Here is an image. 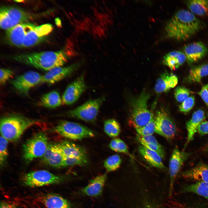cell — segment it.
Returning <instances> with one entry per match:
<instances>
[{
  "mask_svg": "<svg viewBox=\"0 0 208 208\" xmlns=\"http://www.w3.org/2000/svg\"><path fill=\"white\" fill-rule=\"evenodd\" d=\"M186 3L194 14L204 16L208 13V0H190L187 1Z\"/></svg>",
  "mask_w": 208,
  "mask_h": 208,
  "instance_id": "cell-29",
  "label": "cell"
},
{
  "mask_svg": "<svg viewBox=\"0 0 208 208\" xmlns=\"http://www.w3.org/2000/svg\"><path fill=\"white\" fill-rule=\"evenodd\" d=\"M80 65L78 63L66 66H58L52 68L42 75L41 83L51 85L56 83L72 74Z\"/></svg>",
  "mask_w": 208,
  "mask_h": 208,
  "instance_id": "cell-14",
  "label": "cell"
},
{
  "mask_svg": "<svg viewBox=\"0 0 208 208\" xmlns=\"http://www.w3.org/2000/svg\"><path fill=\"white\" fill-rule=\"evenodd\" d=\"M205 150L208 152V143L206 145V147H205Z\"/></svg>",
  "mask_w": 208,
  "mask_h": 208,
  "instance_id": "cell-46",
  "label": "cell"
},
{
  "mask_svg": "<svg viewBox=\"0 0 208 208\" xmlns=\"http://www.w3.org/2000/svg\"><path fill=\"white\" fill-rule=\"evenodd\" d=\"M42 76L36 71H29L17 76L11 83L18 92L25 95L31 88L41 83Z\"/></svg>",
  "mask_w": 208,
  "mask_h": 208,
  "instance_id": "cell-10",
  "label": "cell"
},
{
  "mask_svg": "<svg viewBox=\"0 0 208 208\" xmlns=\"http://www.w3.org/2000/svg\"><path fill=\"white\" fill-rule=\"evenodd\" d=\"M42 158L43 161L49 166L57 168L64 167V158L55 144H48Z\"/></svg>",
  "mask_w": 208,
  "mask_h": 208,
  "instance_id": "cell-19",
  "label": "cell"
},
{
  "mask_svg": "<svg viewBox=\"0 0 208 208\" xmlns=\"http://www.w3.org/2000/svg\"><path fill=\"white\" fill-rule=\"evenodd\" d=\"M32 15L23 10L13 6H3L0 9V26L6 31L16 25L29 23Z\"/></svg>",
  "mask_w": 208,
  "mask_h": 208,
  "instance_id": "cell-5",
  "label": "cell"
},
{
  "mask_svg": "<svg viewBox=\"0 0 208 208\" xmlns=\"http://www.w3.org/2000/svg\"><path fill=\"white\" fill-rule=\"evenodd\" d=\"M183 51L186 60L190 63H194L200 60L205 55L208 51L206 47L200 42L185 45L183 47Z\"/></svg>",
  "mask_w": 208,
  "mask_h": 208,
  "instance_id": "cell-18",
  "label": "cell"
},
{
  "mask_svg": "<svg viewBox=\"0 0 208 208\" xmlns=\"http://www.w3.org/2000/svg\"><path fill=\"white\" fill-rule=\"evenodd\" d=\"M121 162L120 156L115 154L109 157L104 161V166L107 172H112L119 168Z\"/></svg>",
  "mask_w": 208,
  "mask_h": 208,
  "instance_id": "cell-33",
  "label": "cell"
},
{
  "mask_svg": "<svg viewBox=\"0 0 208 208\" xmlns=\"http://www.w3.org/2000/svg\"><path fill=\"white\" fill-rule=\"evenodd\" d=\"M34 25L29 23L21 24L6 31L5 37L7 42L13 46L21 47L25 35Z\"/></svg>",
  "mask_w": 208,
  "mask_h": 208,
  "instance_id": "cell-16",
  "label": "cell"
},
{
  "mask_svg": "<svg viewBox=\"0 0 208 208\" xmlns=\"http://www.w3.org/2000/svg\"><path fill=\"white\" fill-rule=\"evenodd\" d=\"M208 75V64H204L191 68L187 79L189 82L199 83L204 77Z\"/></svg>",
  "mask_w": 208,
  "mask_h": 208,
  "instance_id": "cell-28",
  "label": "cell"
},
{
  "mask_svg": "<svg viewBox=\"0 0 208 208\" xmlns=\"http://www.w3.org/2000/svg\"><path fill=\"white\" fill-rule=\"evenodd\" d=\"M55 144L64 158L76 157L88 162V158L86 151L81 146L67 140Z\"/></svg>",
  "mask_w": 208,
  "mask_h": 208,
  "instance_id": "cell-17",
  "label": "cell"
},
{
  "mask_svg": "<svg viewBox=\"0 0 208 208\" xmlns=\"http://www.w3.org/2000/svg\"><path fill=\"white\" fill-rule=\"evenodd\" d=\"M86 86L84 77L81 75L70 84L64 92L62 97V102L66 105L75 103L85 91Z\"/></svg>",
  "mask_w": 208,
  "mask_h": 208,
  "instance_id": "cell-15",
  "label": "cell"
},
{
  "mask_svg": "<svg viewBox=\"0 0 208 208\" xmlns=\"http://www.w3.org/2000/svg\"><path fill=\"white\" fill-rule=\"evenodd\" d=\"M140 154L149 164L159 168H164L165 167L162 161V158L157 153L141 145L138 148Z\"/></svg>",
  "mask_w": 208,
  "mask_h": 208,
  "instance_id": "cell-26",
  "label": "cell"
},
{
  "mask_svg": "<svg viewBox=\"0 0 208 208\" xmlns=\"http://www.w3.org/2000/svg\"><path fill=\"white\" fill-rule=\"evenodd\" d=\"M57 133L65 138L74 140L94 136V132L79 123L66 120L60 121L55 128Z\"/></svg>",
  "mask_w": 208,
  "mask_h": 208,
  "instance_id": "cell-8",
  "label": "cell"
},
{
  "mask_svg": "<svg viewBox=\"0 0 208 208\" xmlns=\"http://www.w3.org/2000/svg\"><path fill=\"white\" fill-rule=\"evenodd\" d=\"M197 132L201 135L208 134V121H203L198 127Z\"/></svg>",
  "mask_w": 208,
  "mask_h": 208,
  "instance_id": "cell-42",
  "label": "cell"
},
{
  "mask_svg": "<svg viewBox=\"0 0 208 208\" xmlns=\"http://www.w3.org/2000/svg\"><path fill=\"white\" fill-rule=\"evenodd\" d=\"M150 94L145 91L132 102L129 121L135 129L142 127L151 120L153 116L147 106Z\"/></svg>",
  "mask_w": 208,
  "mask_h": 208,
  "instance_id": "cell-4",
  "label": "cell"
},
{
  "mask_svg": "<svg viewBox=\"0 0 208 208\" xmlns=\"http://www.w3.org/2000/svg\"><path fill=\"white\" fill-rule=\"evenodd\" d=\"M14 74L13 72L11 70L2 68L0 71V83L1 85H3L10 78H11Z\"/></svg>",
  "mask_w": 208,
  "mask_h": 208,
  "instance_id": "cell-40",
  "label": "cell"
},
{
  "mask_svg": "<svg viewBox=\"0 0 208 208\" xmlns=\"http://www.w3.org/2000/svg\"><path fill=\"white\" fill-rule=\"evenodd\" d=\"M109 146L114 151L123 153L131 156L126 145L122 140L119 138H115L112 139L110 141Z\"/></svg>",
  "mask_w": 208,
  "mask_h": 208,
  "instance_id": "cell-34",
  "label": "cell"
},
{
  "mask_svg": "<svg viewBox=\"0 0 208 208\" xmlns=\"http://www.w3.org/2000/svg\"><path fill=\"white\" fill-rule=\"evenodd\" d=\"M155 132L168 140H172L177 133V126L169 115L162 109L157 112L155 117Z\"/></svg>",
  "mask_w": 208,
  "mask_h": 208,
  "instance_id": "cell-11",
  "label": "cell"
},
{
  "mask_svg": "<svg viewBox=\"0 0 208 208\" xmlns=\"http://www.w3.org/2000/svg\"><path fill=\"white\" fill-rule=\"evenodd\" d=\"M178 79L175 75L171 74L168 79V86L170 89L174 88L177 84Z\"/></svg>",
  "mask_w": 208,
  "mask_h": 208,
  "instance_id": "cell-43",
  "label": "cell"
},
{
  "mask_svg": "<svg viewBox=\"0 0 208 208\" xmlns=\"http://www.w3.org/2000/svg\"><path fill=\"white\" fill-rule=\"evenodd\" d=\"M185 192L194 193L203 196L208 200V182H197L186 186L184 188Z\"/></svg>",
  "mask_w": 208,
  "mask_h": 208,
  "instance_id": "cell-30",
  "label": "cell"
},
{
  "mask_svg": "<svg viewBox=\"0 0 208 208\" xmlns=\"http://www.w3.org/2000/svg\"><path fill=\"white\" fill-rule=\"evenodd\" d=\"M182 176L184 178L197 182H208V165L200 163L194 167L183 172Z\"/></svg>",
  "mask_w": 208,
  "mask_h": 208,
  "instance_id": "cell-21",
  "label": "cell"
},
{
  "mask_svg": "<svg viewBox=\"0 0 208 208\" xmlns=\"http://www.w3.org/2000/svg\"><path fill=\"white\" fill-rule=\"evenodd\" d=\"M14 58L18 62L47 71L63 66L68 60L67 56L63 50L22 54Z\"/></svg>",
  "mask_w": 208,
  "mask_h": 208,
  "instance_id": "cell-2",
  "label": "cell"
},
{
  "mask_svg": "<svg viewBox=\"0 0 208 208\" xmlns=\"http://www.w3.org/2000/svg\"><path fill=\"white\" fill-rule=\"evenodd\" d=\"M81 159L76 157H67L64 158L63 167L73 166H83L87 163Z\"/></svg>",
  "mask_w": 208,
  "mask_h": 208,
  "instance_id": "cell-39",
  "label": "cell"
},
{
  "mask_svg": "<svg viewBox=\"0 0 208 208\" xmlns=\"http://www.w3.org/2000/svg\"><path fill=\"white\" fill-rule=\"evenodd\" d=\"M144 208H157L154 206H151L150 205H148L146 206Z\"/></svg>",
  "mask_w": 208,
  "mask_h": 208,
  "instance_id": "cell-45",
  "label": "cell"
},
{
  "mask_svg": "<svg viewBox=\"0 0 208 208\" xmlns=\"http://www.w3.org/2000/svg\"><path fill=\"white\" fill-rule=\"evenodd\" d=\"M170 74L165 71L160 75L154 87L156 93L166 92L170 89L168 86V79Z\"/></svg>",
  "mask_w": 208,
  "mask_h": 208,
  "instance_id": "cell-32",
  "label": "cell"
},
{
  "mask_svg": "<svg viewBox=\"0 0 208 208\" xmlns=\"http://www.w3.org/2000/svg\"><path fill=\"white\" fill-rule=\"evenodd\" d=\"M198 94L208 107V83L203 86Z\"/></svg>",
  "mask_w": 208,
  "mask_h": 208,
  "instance_id": "cell-41",
  "label": "cell"
},
{
  "mask_svg": "<svg viewBox=\"0 0 208 208\" xmlns=\"http://www.w3.org/2000/svg\"><path fill=\"white\" fill-rule=\"evenodd\" d=\"M8 141L2 136L0 138V163L3 166L5 162L8 153Z\"/></svg>",
  "mask_w": 208,
  "mask_h": 208,
  "instance_id": "cell-36",
  "label": "cell"
},
{
  "mask_svg": "<svg viewBox=\"0 0 208 208\" xmlns=\"http://www.w3.org/2000/svg\"><path fill=\"white\" fill-rule=\"evenodd\" d=\"M105 100L104 96L89 100L76 108L66 112L65 115L87 122H94L96 120L100 109Z\"/></svg>",
  "mask_w": 208,
  "mask_h": 208,
  "instance_id": "cell-6",
  "label": "cell"
},
{
  "mask_svg": "<svg viewBox=\"0 0 208 208\" xmlns=\"http://www.w3.org/2000/svg\"><path fill=\"white\" fill-rule=\"evenodd\" d=\"M155 121L154 116L151 120L144 127L135 129L138 134L146 136L152 135L155 132Z\"/></svg>",
  "mask_w": 208,
  "mask_h": 208,
  "instance_id": "cell-35",
  "label": "cell"
},
{
  "mask_svg": "<svg viewBox=\"0 0 208 208\" xmlns=\"http://www.w3.org/2000/svg\"><path fill=\"white\" fill-rule=\"evenodd\" d=\"M192 153L180 151L177 148L174 149L170 159L169 167L170 183L169 195L171 196L175 179L185 161Z\"/></svg>",
  "mask_w": 208,
  "mask_h": 208,
  "instance_id": "cell-13",
  "label": "cell"
},
{
  "mask_svg": "<svg viewBox=\"0 0 208 208\" xmlns=\"http://www.w3.org/2000/svg\"><path fill=\"white\" fill-rule=\"evenodd\" d=\"M42 201L47 208H71L68 201L55 194H49L44 195Z\"/></svg>",
  "mask_w": 208,
  "mask_h": 208,
  "instance_id": "cell-25",
  "label": "cell"
},
{
  "mask_svg": "<svg viewBox=\"0 0 208 208\" xmlns=\"http://www.w3.org/2000/svg\"><path fill=\"white\" fill-rule=\"evenodd\" d=\"M186 60L183 52L179 51H173L167 53L163 58V63L172 70L177 69Z\"/></svg>",
  "mask_w": 208,
  "mask_h": 208,
  "instance_id": "cell-24",
  "label": "cell"
},
{
  "mask_svg": "<svg viewBox=\"0 0 208 208\" xmlns=\"http://www.w3.org/2000/svg\"><path fill=\"white\" fill-rule=\"evenodd\" d=\"M194 103V96H189L180 105L179 110L182 113H187L192 109Z\"/></svg>",
  "mask_w": 208,
  "mask_h": 208,
  "instance_id": "cell-38",
  "label": "cell"
},
{
  "mask_svg": "<svg viewBox=\"0 0 208 208\" xmlns=\"http://www.w3.org/2000/svg\"><path fill=\"white\" fill-rule=\"evenodd\" d=\"M136 139L137 141L141 145L156 152L162 158L165 157V153L163 148L153 135L142 136L138 134L136 136Z\"/></svg>",
  "mask_w": 208,
  "mask_h": 208,
  "instance_id": "cell-23",
  "label": "cell"
},
{
  "mask_svg": "<svg viewBox=\"0 0 208 208\" xmlns=\"http://www.w3.org/2000/svg\"><path fill=\"white\" fill-rule=\"evenodd\" d=\"M64 180V178L45 170L31 171L25 174L22 178L23 183L32 187H40L58 183Z\"/></svg>",
  "mask_w": 208,
  "mask_h": 208,
  "instance_id": "cell-9",
  "label": "cell"
},
{
  "mask_svg": "<svg viewBox=\"0 0 208 208\" xmlns=\"http://www.w3.org/2000/svg\"><path fill=\"white\" fill-rule=\"evenodd\" d=\"M38 122L37 120L19 115L5 116L0 120L1 136L9 141H16L27 128Z\"/></svg>",
  "mask_w": 208,
  "mask_h": 208,
  "instance_id": "cell-3",
  "label": "cell"
},
{
  "mask_svg": "<svg viewBox=\"0 0 208 208\" xmlns=\"http://www.w3.org/2000/svg\"><path fill=\"white\" fill-rule=\"evenodd\" d=\"M48 138L44 132H39L28 139L23 145V156L29 163L34 159L42 157L48 145Z\"/></svg>",
  "mask_w": 208,
  "mask_h": 208,
  "instance_id": "cell-7",
  "label": "cell"
},
{
  "mask_svg": "<svg viewBox=\"0 0 208 208\" xmlns=\"http://www.w3.org/2000/svg\"><path fill=\"white\" fill-rule=\"evenodd\" d=\"M104 129L105 133L112 138L118 136L121 131L120 124L114 119H109L105 120L104 123Z\"/></svg>",
  "mask_w": 208,
  "mask_h": 208,
  "instance_id": "cell-31",
  "label": "cell"
},
{
  "mask_svg": "<svg viewBox=\"0 0 208 208\" xmlns=\"http://www.w3.org/2000/svg\"><path fill=\"white\" fill-rule=\"evenodd\" d=\"M107 179L106 174L99 175L91 180L88 184L81 190V193L90 196H97L102 194Z\"/></svg>",
  "mask_w": 208,
  "mask_h": 208,
  "instance_id": "cell-22",
  "label": "cell"
},
{
  "mask_svg": "<svg viewBox=\"0 0 208 208\" xmlns=\"http://www.w3.org/2000/svg\"><path fill=\"white\" fill-rule=\"evenodd\" d=\"M53 29V26L50 24L38 26L35 25L25 35L21 47H30L38 44L46 38Z\"/></svg>",
  "mask_w": 208,
  "mask_h": 208,
  "instance_id": "cell-12",
  "label": "cell"
},
{
  "mask_svg": "<svg viewBox=\"0 0 208 208\" xmlns=\"http://www.w3.org/2000/svg\"><path fill=\"white\" fill-rule=\"evenodd\" d=\"M62 99L59 93L56 91H52L43 95L40 98L39 104L43 107L55 108L61 105Z\"/></svg>",
  "mask_w": 208,
  "mask_h": 208,
  "instance_id": "cell-27",
  "label": "cell"
},
{
  "mask_svg": "<svg viewBox=\"0 0 208 208\" xmlns=\"http://www.w3.org/2000/svg\"><path fill=\"white\" fill-rule=\"evenodd\" d=\"M0 208H18L14 205L8 202L2 201L0 203Z\"/></svg>",
  "mask_w": 208,
  "mask_h": 208,
  "instance_id": "cell-44",
  "label": "cell"
},
{
  "mask_svg": "<svg viewBox=\"0 0 208 208\" xmlns=\"http://www.w3.org/2000/svg\"><path fill=\"white\" fill-rule=\"evenodd\" d=\"M205 118V114L204 111L198 109L193 113L191 118L186 122L185 126L187 132V137L184 145V149L193 139L198 127Z\"/></svg>",
  "mask_w": 208,
  "mask_h": 208,
  "instance_id": "cell-20",
  "label": "cell"
},
{
  "mask_svg": "<svg viewBox=\"0 0 208 208\" xmlns=\"http://www.w3.org/2000/svg\"><path fill=\"white\" fill-rule=\"evenodd\" d=\"M190 90L187 88L179 86L177 88L174 92V95L177 101L182 103L189 97Z\"/></svg>",
  "mask_w": 208,
  "mask_h": 208,
  "instance_id": "cell-37",
  "label": "cell"
},
{
  "mask_svg": "<svg viewBox=\"0 0 208 208\" xmlns=\"http://www.w3.org/2000/svg\"><path fill=\"white\" fill-rule=\"evenodd\" d=\"M203 26L202 22L190 11L181 9L169 20L165 30L167 37L185 40L196 34Z\"/></svg>",
  "mask_w": 208,
  "mask_h": 208,
  "instance_id": "cell-1",
  "label": "cell"
}]
</instances>
